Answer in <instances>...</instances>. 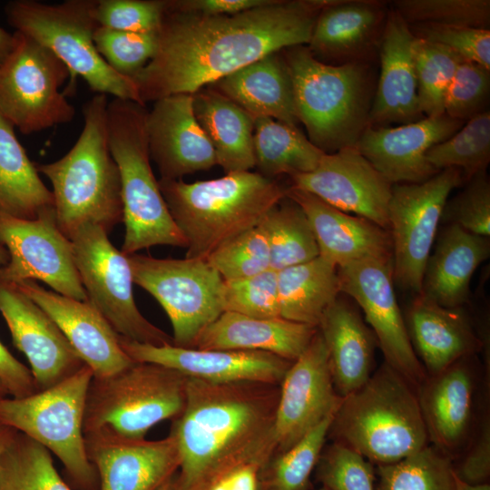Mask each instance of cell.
I'll use <instances>...</instances> for the list:
<instances>
[{"label": "cell", "mask_w": 490, "mask_h": 490, "mask_svg": "<svg viewBox=\"0 0 490 490\" xmlns=\"http://www.w3.org/2000/svg\"><path fill=\"white\" fill-rule=\"evenodd\" d=\"M329 0H270L231 15H207L170 6L151 61L132 77L141 101L193 94L282 49L308 44Z\"/></svg>", "instance_id": "1"}, {"label": "cell", "mask_w": 490, "mask_h": 490, "mask_svg": "<svg viewBox=\"0 0 490 490\" xmlns=\"http://www.w3.org/2000/svg\"><path fill=\"white\" fill-rule=\"evenodd\" d=\"M279 394V385L188 377L184 408L170 431L180 456L173 490H202L232 466L269 461Z\"/></svg>", "instance_id": "2"}, {"label": "cell", "mask_w": 490, "mask_h": 490, "mask_svg": "<svg viewBox=\"0 0 490 490\" xmlns=\"http://www.w3.org/2000/svg\"><path fill=\"white\" fill-rule=\"evenodd\" d=\"M170 213L186 240L185 258L206 260L216 249L258 226L286 197L287 188L259 172H237L191 183L160 179Z\"/></svg>", "instance_id": "3"}, {"label": "cell", "mask_w": 490, "mask_h": 490, "mask_svg": "<svg viewBox=\"0 0 490 490\" xmlns=\"http://www.w3.org/2000/svg\"><path fill=\"white\" fill-rule=\"evenodd\" d=\"M108 98L97 93L83 105V130L59 160L35 164L52 184L57 223L70 239L83 224L94 223L107 233L122 221L119 168L109 145Z\"/></svg>", "instance_id": "4"}, {"label": "cell", "mask_w": 490, "mask_h": 490, "mask_svg": "<svg viewBox=\"0 0 490 490\" xmlns=\"http://www.w3.org/2000/svg\"><path fill=\"white\" fill-rule=\"evenodd\" d=\"M328 435L377 466L429 445L416 390L386 362L360 388L342 397Z\"/></svg>", "instance_id": "5"}, {"label": "cell", "mask_w": 490, "mask_h": 490, "mask_svg": "<svg viewBox=\"0 0 490 490\" xmlns=\"http://www.w3.org/2000/svg\"><path fill=\"white\" fill-rule=\"evenodd\" d=\"M283 57L309 140L325 153L357 147L369 124L374 98L367 64H326L305 45L287 48Z\"/></svg>", "instance_id": "6"}, {"label": "cell", "mask_w": 490, "mask_h": 490, "mask_svg": "<svg viewBox=\"0 0 490 490\" xmlns=\"http://www.w3.org/2000/svg\"><path fill=\"white\" fill-rule=\"evenodd\" d=\"M147 112L143 104L118 98L107 107L109 145L121 175L125 255L158 245H187L151 166Z\"/></svg>", "instance_id": "7"}, {"label": "cell", "mask_w": 490, "mask_h": 490, "mask_svg": "<svg viewBox=\"0 0 490 490\" xmlns=\"http://www.w3.org/2000/svg\"><path fill=\"white\" fill-rule=\"evenodd\" d=\"M188 377L170 368L134 362L105 377H93L83 434L140 440L155 425L183 410Z\"/></svg>", "instance_id": "8"}, {"label": "cell", "mask_w": 490, "mask_h": 490, "mask_svg": "<svg viewBox=\"0 0 490 490\" xmlns=\"http://www.w3.org/2000/svg\"><path fill=\"white\" fill-rule=\"evenodd\" d=\"M95 2L15 0L5 5V14L17 32L49 49L66 65L70 86L81 76L97 93L143 104L132 79L111 68L95 47L93 34L99 26L93 15Z\"/></svg>", "instance_id": "9"}, {"label": "cell", "mask_w": 490, "mask_h": 490, "mask_svg": "<svg viewBox=\"0 0 490 490\" xmlns=\"http://www.w3.org/2000/svg\"><path fill=\"white\" fill-rule=\"evenodd\" d=\"M93 371L84 365L58 384L24 397L0 399V425L36 441L63 464L74 490H98L83 434Z\"/></svg>", "instance_id": "10"}, {"label": "cell", "mask_w": 490, "mask_h": 490, "mask_svg": "<svg viewBox=\"0 0 490 490\" xmlns=\"http://www.w3.org/2000/svg\"><path fill=\"white\" fill-rule=\"evenodd\" d=\"M15 44L0 64V114L24 134L70 122L75 109L60 88L70 78L49 49L15 31Z\"/></svg>", "instance_id": "11"}, {"label": "cell", "mask_w": 490, "mask_h": 490, "mask_svg": "<svg viewBox=\"0 0 490 490\" xmlns=\"http://www.w3.org/2000/svg\"><path fill=\"white\" fill-rule=\"evenodd\" d=\"M126 256L133 283L150 293L166 312L173 345L191 348L201 331L224 311L220 275L206 260Z\"/></svg>", "instance_id": "12"}, {"label": "cell", "mask_w": 490, "mask_h": 490, "mask_svg": "<svg viewBox=\"0 0 490 490\" xmlns=\"http://www.w3.org/2000/svg\"><path fill=\"white\" fill-rule=\"evenodd\" d=\"M81 282L88 301L113 330L129 340L153 346L173 345L172 337L147 320L132 293L127 256L117 250L99 225H81L70 237Z\"/></svg>", "instance_id": "13"}, {"label": "cell", "mask_w": 490, "mask_h": 490, "mask_svg": "<svg viewBox=\"0 0 490 490\" xmlns=\"http://www.w3.org/2000/svg\"><path fill=\"white\" fill-rule=\"evenodd\" d=\"M460 170L447 168L418 183L392 184L388 231L394 281L421 293L426 265L450 192L464 184Z\"/></svg>", "instance_id": "14"}, {"label": "cell", "mask_w": 490, "mask_h": 490, "mask_svg": "<svg viewBox=\"0 0 490 490\" xmlns=\"http://www.w3.org/2000/svg\"><path fill=\"white\" fill-rule=\"evenodd\" d=\"M0 244L9 256L0 268V280L11 284L40 280L58 294L88 300L75 266L73 242L61 230L54 207L34 220L0 212Z\"/></svg>", "instance_id": "15"}, {"label": "cell", "mask_w": 490, "mask_h": 490, "mask_svg": "<svg viewBox=\"0 0 490 490\" xmlns=\"http://www.w3.org/2000/svg\"><path fill=\"white\" fill-rule=\"evenodd\" d=\"M341 293L363 310L385 362L417 390L427 374L416 357L394 289L392 260L364 259L338 267Z\"/></svg>", "instance_id": "16"}, {"label": "cell", "mask_w": 490, "mask_h": 490, "mask_svg": "<svg viewBox=\"0 0 490 490\" xmlns=\"http://www.w3.org/2000/svg\"><path fill=\"white\" fill-rule=\"evenodd\" d=\"M341 399L334 388L328 350L318 330L279 384L272 426L273 456L288 450L335 412Z\"/></svg>", "instance_id": "17"}, {"label": "cell", "mask_w": 490, "mask_h": 490, "mask_svg": "<svg viewBox=\"0 0 490 490\" xmlns=\"http://www.w3.org/2000/svg\"><path fill=\"white\" fill-rule=\"evenodd\" d=\"M291 187L308 191L334 208L366 218L388 230L390 183L358 150L324 153L318 167L290 176Z\"/></svg>", "instance_id": "18"}, {"label": "cell", "mask_w": 490, "mask_h": 490, "mask_svg": "<svg viewBox=\"0 0 490 490\" xmlns=\"http://www.w3.org/2000/svg\"><path fill=\"white\" fill-rule=\"evenodd\" d=\"M0 312L14 345L29 362L38 391L58 384L85 365L48 314L14 284L2 280Z\"/></svg>", "instance_id": "19"}, {"label": "cell", "mask_w": 490, "mask_h": 490, "mask_svg": "<svg viewBox=\"0 0 490 490\" xmlns=\"http://www.w3.org/2000/svg\"><path fill=\"white\" fill-rule=\"evenodd\" d=\"M119 342L135 362L158 364L189 378L211 383L279 385L293 362L261 351L198 349L172 344L153 346L120 336Z\"/></svg>", "instance_id": "20"}, {"label": "cell", "mask_w": 490, "mask_h": 490, "mask_svg": "<svg viewBox=\"0 0 490 490\" xmlns=\"http://www.w3.org/2000/svg\"><path fill=\"white\" fill-rule=\"evenodd\" d=\"M465 122L444 113L397 127L368 126L357 148L390 183H418L438 172L426 161V152Z\"/></svg>", "instance_id": "21"}, {"label": "cell", "mask_w": 490, "mask_h": 490, "mask_svg": "<svg viewBox=\"0 0 490 490\" xmlns=\"http://www.w3.org/2000/svg\"><path fill=\"white\" fill-rule=\"evenodd\" d=\"M98 490H157L178 471L174 437L132 440L106 435L84 436Z\"/></svg>", "instance_id": "22"}, {"label": "cell", "mask_w": 490, "mask_h": 490, "mask_svg": "<svg viewBox=\"0 0 490 490\" xmlns=\"http://www.w3.org/2000/svg\"><path fill=\"white\" fill-rule=\"evenodd\" d=\"M14 285L55 322L91 368L93 377L113 375L135 362L122 348L119 335L88 300L81 301L47 290L34 280Z\"/></svg>", "instance_id": "23"}, {"label": "cell", "mask_w": 490, "mask_h": 490, "mask_svg": "<svg viewBox=\"0 0 490 490\" xmlns=\"http://www.w3.org/2000/svg\"><path fill=\"white\" fill-rule=\"evenodd\" d=\"M146 133L150 158L162 179L178 180L217 165L213 147L194 114L192 94L155 101L147 112Z\"/></svg>", "instance_id": "24"}, {"label": "cell", "mask_w": 490, "mask_h": 490, "mask_svg": "<svg viewBox=\"0 0 490 490\" xmlns=\"http://www.w3.org/2000/svg\"><path fill=\"white\" fill-rule=\"evenodd\" d=\"M408 24L388 10L379 44L380 74L369 114L372 127L407 124L426 117L420 109Z\"/></svg>", "instance_id": "25"}, {"label": "cell", "mask_w": 490, "mask_h": 490, "mask_svg": "<svg viewBox=\"0 0 490 490\" xmlns=\"http://www.w3.org/2000/svg\"><path fill=\"white\" fill-rule=\"evenodd\" d=\"M286 196L306 214L319 256L337 267L364 259L392 260L389 231L371 220L341 211L308 191L289 187Z\"/></svg>", "instance_id": "26"}, {"label": "cell", "mask_w": 490, "mask_h": 490, "mask_svg": "<svg viewBox=\"0 0 490 490\" xmlns=\"http://www.w3.org/2000/svg\"><path fill=\"white\" fill-rule=\"evenodd\" d=\"M388 10L377 0H329L319 12L308 48L331 64L366 62L380 44Z\"/></svg>", "instance_id": "27"}, {"label": "cell", "mask_w": 490, "mask_h": 490, "mask_svg": "<svg viewBox=\"0 0 490 490\" xmlns=\"http://www.w3.org/2000/svg\"><path fill=\"white\" fill-rule=\"evenodd\" d=\"M473 357L427 376L416 390L429 442L448 456L464 443L472 422L475 391Z\"/></svg>", "instance_id": "28"}, {"label": "cell", "mask_w": 490, "mask_h": 490, "mask_svg": "<svg viewBox=\"0 0 490 490\" xmlns=\"http://www.w3.org/2000/svg\"><path fill=\"white\" fill-rule=\"evenodd\" d=\"M411 344L427 376L478 352L483 343L460 308L443 307L416 294L405 320Z\"/></svg>", "instance_id": "29"}, {"label": "cell", "mask_w": 490, "mask_h": 490, "mask_svg": "<svg viewBox=\"0 0 490 490\" xmlns=\"http://www.w3.org/2000/svg\"><path fill=\"white\" fill-rule=\"evenodd\" d=\"M317 327L282 318H259L223 311L204 328L191 348L261 351L296 360L317 334Z\"/></svg>", "instance_id": "30"}, {"label": "cell", "mask_w": 490, "mask_h": 490, "mask_svg": "<svg viewBox=\"0 0 490 490\" xmlns=\"http://www.w3.org/2000/svg\"><path fill=\"white\" fill-rule=\"evenodd\" d=\"M318 328L328 350L334 388L344 397L371 377L376 336L355 306L340 295L325 311Z\"/></svg>", "instance_id": "31"}, {"label": "cell", "mask_w": 490, "mask_h": 490, "mask_svg": "<svg viewBox=\"0 0 490 490\" xmlns=\"http://www.w3.org/2000/svg\"><path fill=\"white\" fill-rule=\"evenodd\" d=\"M489 256V237L446 224L428 257L421 294L443 307L461 308L469 299L472 276Z\"/></svg>", "instance_id": "32"}, {"label": "cell", "mask_w": 490, "mask_h": 490, "mask_svg": "<svg viewBox=\"0 0 490 490\" xmlns=\"http://www.w3.org/2000/svg\"><path fill=\"white\" fill-rule=\"evenodd\" d=\"M211 85L252 119L270 117L292 126L299 122L291 78L284 57L278 53L266 55Z\"/></svg>", "instance_id": "33"}, {"label": "cell", "mask_w": 490, "mask_h": 490, "mask_svg": "<svg viewBox=\"0 0 490 490\" xmlns=\"http://www.w3.org/2000/svg\"><path fill=\"white\" fill-rule=\"evenodd\" d=\"M192 99L194 114L213 147L217 165L226 173L254 168L251 116L215 89H201Z\"/></svg>", "instance_id": "34"}, {"label": "cell", "mask_w": 490, "mask_h": 490, "mask_svg": "<svg viewBox=\"0 0 490 490\" xmlns=\"http://www.w3.org/2000/svg\"><path fill=\"white\" fill-rule=\"evenodd\" d=\"M54 208V196L15 133L0 114V212L34 220Z\"/></svg>", "instance_id": "35"}, {"label": "cell", "mask_w": 490, "mask_h": 490, "mask_svg": "<svg viewBox=\"0 0 490 490\" xmlns=\"http://www.w3.org/2000/svg\"><path fill=\"white\" fill-rule=\"evenodd\" d=\"M279 317L318 327L340 295L338 267L318 256L278 271Z\"/></svg>", "instance_id": "36"}, {"label": "cell", "mask_w": 490, "mask_h": 490, "mask_svg": "<svg viewBox=\"0 0 490 490\" xmlns=\"http://www.w3.org/2000/svg\"><path fill=\"white\" fill-rule=\"evenodd\" d=\"M256 165L261 175L273 177L314 171L323 154L297 127L270 117L253 119Z\"/></svg>", "instance_id": "37"}, {"label": "cell", "mask_w": 490, "mask_h": 490, "mask_svg": "<svg viewBox=\"0 0 490 490\" xmlns=\"http://www.w3.org/2000/svg\"><path fill=\"white\" fill-rule=\"evenodd\" d=\"M260 225L267 235L270 269L279 271L319 256L306 214L287 196L264 215Z\"/></svg>", "instance_id": "38"}, {"label": "cell", "mask_w": 490, "mask_h": 490, "mask_svg": "<svg viewBox=\"0 0 490 490\" xmlns=\"http://www.w3.org/2000/svg\"><path fill=\"white\" fill-rule=\"evenodd\" d=\"M0 490H74L57 472L51 452L16 432L0 456Z\"/></svg>", "instance_id": "39"}, {"label": "cell", "mask_w": 490, "mask_h": 490, "mask_svg": "<svg viewBox=\"0 0 490 490\" xmlns=\"http://www.w3.org/2000/svg\"><path fill=\"white\" fill-rule=\"evenodd\" d=\"M426 158L438 172L447 168L460 170L465 183L486 172L490 162L489 111L469 119L448 139L432 146Z\"/></svg>", "instance_id": "40"}, {"label": "cell", "mask_w": 490, "mask_h": 490, "mask_svg": "<svg viewBox=\"0 0 490 490\" xmlns=\"http://www.w3.org/2000/svg\"><path fill=\"white\" fill-rule=\"evenodd\" d=\"M336 411L268 461L261 473L260 490H309L310 475L324 449Z\"/></svg>", "instance_id": "41"}, {"label": "cell", "mask_w": 490, "mask_h": 490, "mask_svg": "<svg viewBox=\"0 0 490 490\" xmlns=\"http://www.w3.org/2000/svg\"><path fill=\"white\" fill-rule=\"evenodd\" d=\"M377 471L380 490H456L449 456L430 445L397 462L378 465Z\"/></svg>", "instance_id": "42"}, {"label": "cell", "mask_w": 490, "mask_h": 490, "mask_svg": "<svg viewBox=\"0 0 490 490\" xmlns=\"http://www.w3.org/2000/svg\"><path fill=\"white\" fill-rule=\"evenodd\" d=\"M412 53L421 112L426 117L442 115L446 90L463 59L447 47L416 37Z\"/></svg>", "instance_id": "43"}, {"label": "cell", "mask_w": 490, "mask_h": 490, "mask_svg": "<svg viewBox=\"0 0 490 490\" xmlns=\"http://www.w3.org/2000/svg\"><path fill=\"white\" fill-rule=\"evenodd\" d=\"M392 5L407 24L489 29V0H396Z\"/></svg>", "instance_id": "44"}, {"label": "cell", "mask_w": 490, "mask_h": 490, "mask_svg": "<svg viewBox=\"0 0 490 490\" xmlns=\"http://www.w3.org/2000/svg\"><path fill=\"white\" fill-rule=\"evenodd\" d=\"M206 260L223 280L242 279L265 271L270 269L267 235L259 224L216 249Z\"/></svg>", "instance_id": "45"}, {"label": "cell", "mask_w": 490, "mask_h": 490, "mask_svg": "<svg viewBox=\"0 0 490 490\" xmlns=\"http://www.w3.org/2000/svg\"><path fill=\"white\" fill-rule=\"evenodd\" d=\"M223 310L273 318L279 317L278 271L269 269L253 276L223 280Z\"/></svg>", "instance_id": "46"}, {"label": "cell", "mask_w": 490, "mask_h": 490, "mask_svg": "<svg viewBox=\"0 0 490 490\" xmlns=\"http://www.w3.org/2000/svg\"><path fill=\"white\" fill-rule=\"evenodd\" d=\"M93 42L111 68L132 78L153 57L158 40L157 33H132L98 26Z\"/></svg>", "instance_id": "47"}, {"label": "cell", "mask_w": 490, "mask_h": 490, "mask_svg": "<svg viewBox=\"0 0 490 490\" xmlns=\"http://www.w3.org/2000/svg\"><path fill=\"white\" fill-rule=\"evenodd\" d=\"M315 469L317 479L328 490H376L373 464L340 443L323 449Z\"/></svg>", "instance_id": "48"}, {"label": "cell", "mask_w": 490, "mask_h": 490, "mask_svg": "<svg viewBox=\"0 0 490 490\" xmlns=\"http://www.w3.org/2000/svg\"><path fill=\"white\" fill-rule=\"evenodd\" d=\"M490 70L468 61H461L445 96V113L466 122L486 111L489 98Z\"/></svg>", "instance_id": "49"}, {"label": "cell", "mask_w": 490, "mask_h": 490, "mask_svg": "<svg viewBox=\"0 0 490 490\" xmlns=\"http://www.w3.org/2000/svg\"><path fill=\"white\" fill-rule=\"evenodd\" d=\"M166 11L161 0H96L93 15L99 26L132 33H158Z\"/></svg>", "instance_id": "50"}, {"label": "cell", "mask_w": 490, "mask_h": 490, "mask_svg": "<svg viewBox=\"0 0 490 490\" xmlns=\"http://www.w3.org/2000/svg\"><path fill=\"white\" fill-rule=\"evenodd\" d=\"M440 222L456 224L470 233L489 237L490 183L486 172L474 176L458 194L446 201Z\"/></svg>", "instance_id": "51"}, {"label": "cell", "mask_w": 490, "mask_h": 490, "mask_svg": "<svg viewBox=\"0 0 490 490\" xmlns=\"http://www.w3.org/2000/svg\"><path fill=\"white\" fill-rule=\"evenodd\" d=\"M416 38L441 44L464 61L490 70V30L431 24H408Z\"/></svg>", "instance_id": "52"}, {"label": "cell", "mask_w": 490, "mask_h": 490, "mask_svg": "<svg viewBox=\"0 0 490 490\" xmlns=\"http://www.w3.org/2000/svg\"><path fill=\"white\" fill-rule=\"evenodd\" d=\"M456 475L470 485L485 484L490 475V426L489 420L482 425L479 435L464 460L455 468Z\"/></svg>", "instance_id": "53"}, {"label": "cell", "mask_w": 490, "mask_h": 490, "mask_svg": "<svg viewBox=\"0 0 490 490\" xmlns=\"http://www.w3.org/2000/svg\"><path fill=\"white\" fill-rule=\"evenodd\" d=\"M267 463L258 458L239 464L215 476L202 490H260L261 473Z\"/></svg>", "instance_id": "54"}, {"label": "cell", "mask_w": 490, "mask_h": 490, "mask_svg": "<svg viewBox=\"0 0 490 490\" xmlns=\"http://www.w3.org/2000/svg\"><path fill=\"white\" fill-rule=\"evenodd\" d=\"M0 382L11 397H24L38 391L30 368L16 359L1 341Z\"/></svg>", "instance_id": "55"}, {"label": "cell", "mask_w": 490, "mask_h": 490, "mask_svg": "<svg viewBox=\"0 0 490 490\" xmlns=\"http://www.w3.org/2000/svg\"><path fill=\"white\" fill-rule=\"evenodd\" d=\"M270 0H181L168 1L171 7L207 15H231L266 5Z\"/></svg>", "instance_id": "56"}, {"label": "cell", "mask_w": 490, "mask_h": 490, "mask_svg": "<svg viewBox=\"0 0 490 490\" xmlns=\"http://www.w3.org/2000/svg\"><path fill=\"white\" fill-rule=\"evenodd\" d=\"M15 44V34L0 26V64L8 56Z\"/></svg>", "instance_id": "57"}, {"label": "cell", "mask_w": 490, "mask_h": 490, "mask_svg": "<svg viewBox=\"0 0 490 490\" xmlns=\"http://www.w3.org/2000/svg\"><path fill=\"white\" fill-rule=\"evenodd\" d=\"M16 432L11 427L0 425V456L13 440Z\"/></svg>", "instance_id": "58"}, {"label": "cell", "mask_w": 490, "mask_h": 490, "mask_svg": "<svg viewBox=\"0 0 490 490\" xmlns=\"http://www.w3.org/2000/svg\"><path fill=\"white\" fill-rule=\"evenodd\" d=\"M456 490H490L487 483L479 485H470L461 481L457 476L456 480Z\"/></svg>", "instance_id": "59"}, {"label": "cell", "mask_w": 490, "mask_h": 490, "mask_svg": "<svg viewBox=\"0 0 490 490\" xmlns=\"http://www.w3.org/2000/svg\"><path fill=\"white\" fill-rule=\"evenodd\" d=\"M8 253L4 246L0 244V268L8 262Z\"/></svg>", "instance_id": "60"}, {"label": "cell", "mask_w": 490, "mask_h": 490, "mask_svg": "<svg viewBox=\"0 0 490 490\" xmlns=\"http://www.w3.org/2000/svg\"><path fill=\"white\" fill-rule=\"evenodd\" d=\"M176 475V474H175ZM175 475L165 481L157 490H173V482Z\"/></svg>", "instance_id": "61"}, {"label": "cell", "mask_w": 490, "mask_h": 490, "mask_svg": "<svg viewBox=\"0 0 490 490\" xmlns=\"http://www.w3.org/2000/svg\"><path fill=\"white\" fill-rule=\"evenodd\" d=\"M7 392L2 383L0 382V399L6 397Z\"/></svg>", "instance_id": "62"}, {"label": "cell", "mask_w": 490, "mask_h": 490, "mask_svg": "<svg viewBox=\"0 0 490 490\" xmlns=\"http://www.w3.org/2000/svg\"><path fill=\"white\" fill-rule=\"evenodd\" d=\"M318 490H328V489L326 488V487H324V486H322V487H320Z\"/></svg>", "instance_id": "63"}]
</instances>
